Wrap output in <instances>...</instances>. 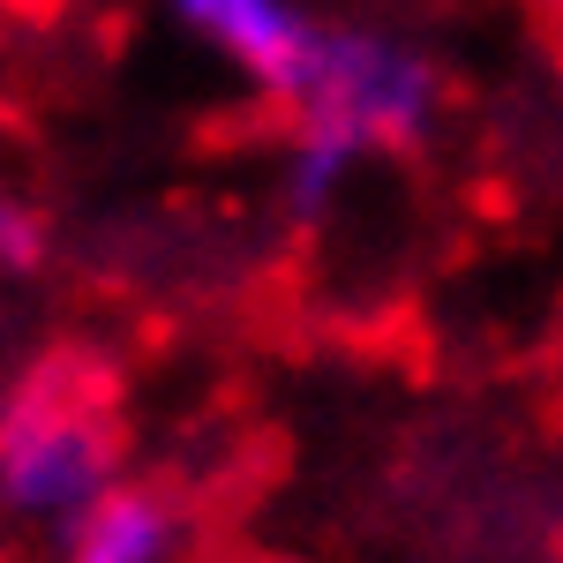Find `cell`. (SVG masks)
<instances>
[{"label": "cell", "instance_id": "1", "mask_svg": "<svg viewBox=\"0 0 563 563\" xmlns=\"http://www.w3.org/2000/svg\"><path fill=\"white\" fill-rule=\"evenodd\" d=\"M435 121V68L429 53L390 38L376 23H331L316 84L294 106V143H286V203L294 218L331 211V196L368 151H406Z\"/></svg>", "mask_w": 563, "mask_h": 563}, {"label": "cell", "instance_id": "5", "mask_svg": "<svg viewBox=\"0 0 563 563\" xmlns=\"http://www.w3.org/2000/svg\"><path fill=\"white\" fill-rule=\"evenodd\" d=\"M45 263V218L31 203H15V196H0V271H38Z\"/></svg>", "mask_w": 563, "mask_h": 563}, {"label": "cell", "instance_id": "2", "mask_svg": "<svg viewBox=\"0 0 563 563\" xmlns=\"http://www.w3.org/2000/svg\"><path fill=\"white\" fill-rule=\"evenodd\" d=\"M121 488V421L90 361H38L0 390V504L15 519L76 526Z\"/></svg>", "mask_w": 563, "mask_h": 563}, {"label": "cell", "instance_id": "6", "mask_svg": "<svg viewBox=\"0 0 563 563\" xmlns=\"http://www.w3.org/2000/svg\"><path fill=\"white\" fill-rule=\"evenodd\" d=\"M526 8H541V15H556V23H563V0H526Z\"/></svg>", "mask_w": 563, "mask_h": 563}, {"label": "cell", "instance_id": "3", "mask_svg": "<svg viewBox=\"0 0 563 563\" xmlns=\"http://www.w3.org/2000/svg\"><path fill=\"white\" fill-rule=\"evenodd\" d=\"M174 23L188 38H203L233 76H249L278 106L308 98L316 60H323V31H331L301 0H174Z\"/></svg>", "mask_w": 563, "mask_h": 563}, {"label": "cell", "instance_id": "4", "mask_svg": "<svg viewBox=\"0 0 563 563\" xmlns=\"http://www.w3.org/2000/svg\"><path fill=\"white\" fill-rule=\"evenodd\" d=\"M180 556V511L174 496L121 481L68 526V556L60 563H174Z\"/></svg>", "mask_w": 563, "mask_h": 563}]
</instances>
